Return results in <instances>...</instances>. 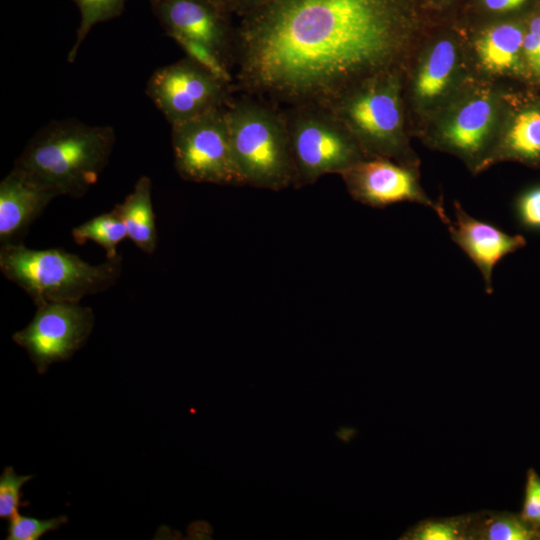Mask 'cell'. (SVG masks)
Returning a JSON list of instances; mask_svg holds the SVG:
<instances>
[{"instance_id": "cell-1", "label": "cell", "mask_w": 540, "mask_h": 540, "mask_svg": "<svg viewBox=\"0 0 540 540\" xmlns=\"http://www.w3.org/2000/svg\"><path fill=\"white\" fill-rule=\"evenodd\" d=\"M418 23L416 0H270L239 17L233 91L328 107L396 70Z\"/></svg>"}, {"instance_id": "cell-2", "label": "cell", "mask_w": 540, "mask_h": 540, "mask_svg": "<svg viewBox=\"0 0 540 540\" xmlns=\"http://www.w3.org/2000/svg\"><path fill=\"white\" fill-rule=\"evenodd\" d=\"M115 131L74 119L53 121L27 143L14 166L59 196L82 197L108 164Z\"/></svg>"}, {"instance_id": "cell-3", "label": "cell", "mask_w": 540, "mask_h": 540, "mask_svg": "<svg viewBox=\"0 0 540 540\" xmlns=\"http://www.w3.org/2000/svg\"><path fill=\"white\" fill-rule=\"evenodd\" d=\"M224 110L243 185L272 191L294 186V165L282 109L240 93L239 97H230Z\"/></svg>"}, {"instance_id": "cell-4", "label": "cell", "mask_w": 540, "mask_h": 540, "mask_svg": "<svg viewBox=\"0 0 540 540\" xmlns=\"http://www.w3.org/2000/svg\"><path fill=\"white\" fill-rule=\"evenodd\" d=\"M2 274L23 289L35 305L79 303L88 295L110 288L122 270V257L93 265L59 248L31 249L21 242L0 248Z\"/></svg>"}, {"instance_id": "cell-5", "label": "cell", "mask_w": 540, "mask_h": 540, "mask_svg": "<svg viewBox=\"0 0 540 540\" xmlns=\"http://www.w3.org/2000/svg\"><path fill=\"white\" fill-rule=\"evenodd\" d=\"M281 109L294 165V187L313 184L327 174H342L367 158L349 129L329 108L307 104Z\"/></svg>"}, {"instance_id": "cell-6", "label": "cell", "mask_w": 540, "mask_h": 540, "mask_svg": "<svg viewBox=\"0 0 540 540\" xmlns=\"http://www.w3.org/2000/svg\"><path fill=\"white\" fill-rule=\"evenodd\" d=\"M397 76L393 70L369 79L327 108L349 129L367 157L395 158L408 165Z\"/></svg>"}, {"instance_id": "cell-7", "label": "cell", "mask_w": 540, "mask_h": 540, "mask_svg": "<svg viewBox=\"0 0 540 540\" xmlns=\"http://www.w3.org/2000/svg\"><path fill=\"white\" fill-rule=\"evenodd\" d=\"M174 166L185 180L243 185L236 167L224 106L171 125Z\"/></svg>"}, {"instance_id": "cell-8", "label": "cell", "mask_w": 540, "mask_h": 540, "mask_svg": "<svg viewBox=\"0 0 540 540\" xmlns=\"http://www.w3.org/2000/svg\"><path fill=\"white\" fill-rule=\"evenodd\" d=\"M233 87L189 57L157 69L146 93L173 125L225 106Z\"/></svg>"}, {"instance_id": "cell-9", "label": "cell", "mask_w": 540, "mask_h": 540, "mask_svg": "<svg viewBox=\"0 0 540 540\" xmlns=\"http://www.w3.org/2000/svg\"><path fill=\"white\" fill-rule=\"evenodd\" d=\"M36 307L31 322L12 339L27 351L38 373L44 374L51 364L70 359L85 344L94 314L79 303L48 302Z\"/></svg>"}, {"instance_id": "cell-10", "label": "cell", "mask_w": 540, "mask_h": 540, "mask_svg": "<svg viewBox=\"0 0 540 540\" xmlns=\"http://www.w3.org/2000/svg\"><path fill=\"white\" fill-rule=\"evenodd\" d=\"M340 175L352 198L364 205L384 208L400 202L418 203L431 208L446 226L452 221L442 203L433 201L422 190L408 165L388 158L367 157Z\"/></svg>"}, {"instance_id": "cell-11", "label": "cell", "mask_w": 540, "mask_h": 540, "mask_svg": "<svg viewBox=\"0 0 540 540\" xmlns=\"http://www.w3.org/2000/svg\"><path fill=\"white\" fill-rule=\"evenodd\" d=\"M157 4L165 30L179 45L203 46L232 69L235 27L230 14L211 0H158Z\"/></svg>"}, {"instance_id": "cell-12", "label": "cell", "mask_w": 540, "mask_h": 540, "mask_svg": "<svg viewBox=\"0 0 540 540\" xmlns=\"http://www.w3.org/2000/svg\"><path fill=\"white\" fill-rule=\"evenodd\" d=\"M455 220L447 226L450 238L481 272L487 294L493 288V272L507 255L525 247L523 235H511L496 225L471 216L458 201L453 203Z\"/></svg>"}, {"instance_id": "cell-13", "label": "cell", "mask_w": 540, "mask_h": 540, "mask_svg": "<svg viewBox=\"0 0 540 540\" xmlns=\"http://www.w3.org/2000/svg\"><path fill=\"white\" fill-rule=\"evenodd\" d=\"M58 196L53 189L13 166L0 183L1 245L20 242L19 238Z\"/></svg>"}, {"instance_id": "cell-14", "label": "cell", "mask_w": 540, "mask_h": 540, "mask_svg": "<svg viewBox=\"0 0 540 540\" xmlns=\"http://www.w3.org/2000/svg\"><path fill=\"white\" fill-rule=\"evenodd\" d=\"M495 106L487 96L470 99L450 119L441 133L442 145L481 167L490 140Z\"/></svg>"}, {"instance_id": "cell-15", "label": "cell", "mask_w": 540, "mask_h": 540, "mask_svg": "<svg viewBox=\"0 0 540 540\" xmlns=\"http://www.w3.org/2000/svg\"><path fill=\"white\" fill-rule=\"evenodd\" d=\"M127 229L128 238L144 253L152 254L157 248V228L152 204V183L141 176L131 193L112 209Z\"/></svg>"}, {"instance_id": "cell-16", "label": "cell", "mask_w": 540, "mask_h": 540, "mask_svg": "<svg viewBox=\"0 0 540 540\" xmlns=\"http://www.w3.org/2000/svg\"><path fill=\"white\" fill-rule=\"evenodd\" d=\"M495 159H513L527 165L540 166L539 108H526L516 114L496 153L484 166Z\"/></svg>"}, {"instance_id": "cell-17", "label": "cell", "mask_w": 540, "mask_h": 540, "mask_svg": "<svg viewBox=\"0 0 540 540\" xmlns=\"http://www.w3.org/2000/svg\"><path fill=\"white\" fill-rule=\"evenodd\" d=\"M524 32L516 23H499L486 29L476 41L481 64L492 72L514 69L522 52Z\"/></svg>"}, {"instance_id": "cell-18", "label": "cell", "mask_w": 540, "mask_h": 540, "mask_svg": "<svg viewBox=\"0 0 540 540\" xmlns=\"http://www.w3.org/2000/svg\"><path fill=\"white\" fill-rule=\"evenodd\" d=\"M457 50L454 42L441 39L428 53L418 72L415 91L421 100H433L446 89L455 70Z\"/></svg>"}, {"instance_id": "cell-19", "label": "cell", "mask_w": 540, "mask_h": 540, "mask_svg": "<svg viewBox=\"0 0 540 540\" xmlns=\"http://www.w3.org/2000/svg\"><path fill=\"white\" fill-rule=\"evenodd\" d=\"M468 539L470 540H533L536 529L520 514L510 512H487L473 514Z\"/></svg>"}, {"instance_id": "cell-20", "label": "cell", "mask_w": 540, "mask_h": 540, "mask_svg": "<svg viewBox=\"0 0 540 540\" xmlns=\"http://www.w3.org/2000/svg\"><path fill=\"white\" fill-rule=\"evenodd\" d=\"M72 237L80 245L87 241L97 243L105 250L107 259L116 258L119 255L117 246L128 238L124 222L113 210L74 227Z\"/></svg>"}, {"instance_id": "cell-21", "label": "cell", "mask_w": 540, "mask_h": 540, "mask_svg": "<svg viewBox=\"0 0 540 540\" xmlns=\"http://www.w3.org/2000/svg\"><path fill=\"white\" fill-rule=\"evenodd\" d=\"M472 515L428 519L409 529L401 539L406 540H466Z\"/></svg>"}, {"instance_id": "cell-22", "label": "cell", "mask_w": 540, "mask_h": 540, "mask_svg": "<svg viewBox=\"0 0 540 540\" xmlns=\"http://www.w3.org/2000/svg\"><path fill=\"white\" fill-rule=\"evenodd\" d=\"M81 11V23L76 41L68 53V61L73 62L78 50L91 28L98 22L116 15L124 0H75Z\"/></svg>"}, {"instance_id": "cell-23", "label": "cell", "mask_w": 540, "mask_h": 540, "mask_svg": "<svg viewBox=\"0 0 540 540\" xmlns=\"http://www.w3.org/2000/svg\"><path fill=\"white\" fill-rule=\"evenodd\" d=\"M34 475H17L11 466L5 467L0 476V518L10 519L18 513L20 507L29 502L22 501L21 489Z\"/></svg>"}, {"instance_id": "cell-24", "label": "cell", "mask_w": 540, "mask_h": 540, "mask_svg": "<svg viewBox=\"0 0 540 540\" xmlns=\"http://www.w3.org/2000/svg\"><path fill=\"white\" fill-rule=\"evenodd\" d=\"M67 522L68 518L64 515L38 519L17 513L10 518L6 540H38L47 532L57 530Z\"/></svg>"}, {"instance_id": "cell-25", "label": "cell", "mask_w": 540, "mask_h": 540, "mask_svg": "<svg viewBox=\"0 0 540 540\" xmlns=\"http://www.w3.org/2000/svg\"><path fill=\"white\" fill-rule=\"evenodd\" d=\"M518 224L531 231H540V186L521 193L514 203Z\"/></svg>"}, {"instance_id": "cell-26", "label": "cell", "mask_w": 540, "mask_h": 540, "mask_svg": "<svg viewBox=\"0 0 540 540\" xmlns=\"http://www.w3.org/2000/svg\"><path fill=\"white\" fill-rule=\"evenodd\" d=\"M522 518L528 522L536 532L540 530V476L530 468L527 471Z\"/></svg>"}, {"instance_id": "cell-27", "label": "cell", "mask_w": 540, "mask_h": 540, "mask_svg": "<svg viewBox=\"0 0 540 540\" xmlns=\"http://www.w3.org/2000/svg\"><path fill=\"white\" fill-rule=\"evenodd\" d=\"M522 52L530 66L540 71V15L531 20L524 34Z\"/></svg>"}, {"instance_id": "cell-28", "label": "cell", "mask_w": 540, "mask_h": 540, "mask_svg": "<svg viewBox=\"0 0 540 540\" xmlns=\"http://www.w3.org/2000/svg\"><path fill=\"white\" fill-rule=\"evenodd\" d=\"M527 0H482L484 7L495 13H505L520 8Z\"/></svg>"}, {"instance_id": "cell-29", "label": "cell", "mask_w": 540, "mask_h": 540, "mask_svg": "<svg viewBox=\"0 0 540 540\" xmlns=\"http://www.w3.org/2000/svg\"><path fill=\"white\" fill-rule=\"evenodd\" d=\"M270 0H236L235 12L238 17Z\"/></svg>"}, {"instance_id": "cell-30", "label": "cell", "mask_w": 540, "mask_h": 540, "mask_svg": "<svg viewBox=\"0 0 540 540\" xmlns=\"http://www.w3.org/2000/svg\"><path fill=\"white\" fill-rule=\"evenodd\" d=\"M211 1L214 2L218 7H220L223 11L227 12L230 15L235 12L236 0H211Z\"/></svg>"}, {"instance_id": "cell-31", "label": "cell", "mask_w": 540, "mask_h": 540, "mask_svg": "<svg viewBox=\"0 0 540 540\" xmlns=\"http://www.w3.org/2000/svg\"><path fill=\"white\" fill-rule=\"evenodd\" d=\"M536 540H540V530L536 532Z\"/></svg>"}, {"instance_id": "cell-32", "label": "cell", "mask_w": 540, "mask_h": 540, "mask_svg": "<svg viewBox=\"0 0 540 540\" xmlns=\"http://www.w3.org/2000/svg\"><path fill=\"white\" fill-rule=\"evenodd\" d=\"M438 1H445V0H438Z\"/></svg>"}]
</instances>
